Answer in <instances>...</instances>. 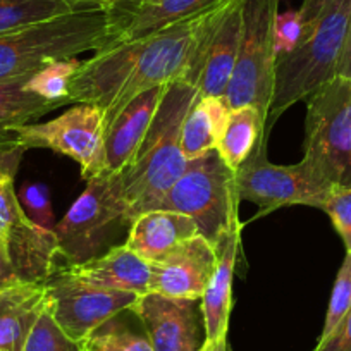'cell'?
Segmentation results:
<instances>
[{
  "instance_id": "cell-31",
  "label": "cell",
  "mask_w": 351,
  "mask_h": 351,
  "mask_svg": "<svg viewBox=\"0 0 351 351\" xmlns=\"http://www.w3.org/2000/svg\"><path fill=\"white\" fill-rule=\"evenodd\" d=\"M320 210L329 215L334 229L346 246V253H351V188L334 186Z\"/></svg>"
},
{
  "instance_id": "cell-10",
  "label": "cell",
  "mask_w": 351,
  "mask_h": 351,
  "mask_svg": "<svg viewBox=\"0 0 351 351\" xmlns=\"http://www.w3.org/2000/svg\"><path fill=\"white\" fill-rule=\"evenodd\" d=\"M12 136L26 150L47 148L66 155L80 165L84 181L107 172L106 119L99 107L76 104L56 119L14 126Z\"/></svg>"
},
{
  "instance_id": "cell-26",
  "label": "cell",
  "mask_w": 351,
  "mask_h": 351,
  "mask_svg": "<svg viewBox=\"0 0 351 351\" xmlns=\"http://www.w3.org/2000/svg\"><path fill=\"white\" fill-rule=\"evenodd\" d=\"M83 60L77 57L53 60L35 71L26 81V90L52 102L69 106V86Z\"/></svg>"
},
{
  "instance_id": "cell-15",
  "label": "cell",
  "mask_w": 351,
  "mask_h": 351,
  "mask_svg": "<svg viewBox=\"0 0 351 351\" xmlns=\"http://www.w3.org/2000/svg\"><path fill=\"white\" fill-rule=\"evenodd\" d=\"M239 246H241V222L239 215H236L224 234L215 243L217 265L202 296L205 341L228 337L229 315L232 310V279H234Z\"/></svg>"
},
{
  "instance_id": "cell-29",
  "label": "cell",
  "mask_w": 351,
  "mask_h": 351,
  "mask_svg": "<svg viewBox=\"0 0 351 351\" xmlns=\"http://www.w3.org/2000/svg\"><path fill=\"white\" fill-rule=\"evenodd\" d=\"M351 310V253H346L343 263H341L339 272L334 281L332 293H330L329 306H327L326 320H324L322 332L319 339L329 336L337 324L346 317Z\"/></svg>"
},
{
  "instance_id": "cell-7",
  "label": "cell",
  "mask_w": 351,
  "mask_h": 351,
  "mask_svg": "<svg viewBox=\"0 0 351 351\" xmlns=\"http://www.w3.org/2000/svg\"><path fill=\"white\" fill-rule=\"evenodd\" d=\"M121 228H130L117 174L86 181V188L56 224L59 256L66 263H83L107 252Z\"/></svg>"
},
{
  "instance_id": "cell-35",
  "label": "cell",
  "mask_w": 351,
  "mask_h": 351,
  "mask_svg": "<svg viewBox=\"0 0 351 351\" xmlns=\"http://www.w3.org/2000/svg\"><path fill=\"white\" fill-rule=\"evenodd\" d=\"M95 2L99 5H102V8L110 9L114 12H119V14H123L128 19V16L133 14L136 9L148 4L152 0H95Z\"/></svg>"
},
{
  "instance_id": "cell-27",
  "label": "cell",
  "mask_w": 351,
  "mask_h": 351,
  "mask_svg": "<svg viewBox=\"0 0 351 351\" xmlns=\"http://www.w3.org/2000/svg\"><path fill=\"white\" fill-rule=\"evenodd\" d=\"M84 344L71 339L45 306L33 326L23 351H83Z\"/></svg>"
},
{
  "instance_id": "cell-2",
  "label": "cell",
  "mask_w": 351,
  "mask_h": 351,
  "mask_svg": "<svg viewBox=\"0 0 351 351\" xmlns=\"http://www.w3.org/2000/svg\"><path fill=\"white\" fill-rule=\"evenodd\" d=\"M303 29L291 52L276 60V81L265 138L300 100L337 76L351 21V0H303Z\"/></svg>"
},
{
  "instance_id": "cell-3",
  "label": "cell",
  "mask_w": 351,
  "mask_h": 351,
  "mask_svg": "<svg viewBox=\"0 0 351 351\" xmlns=\"http://www.w3.org/2000/svg\"><path fill=\"white\" fill-rule=\"evenodd\" d=\"M198 99V88L188 81L169 84L133 160L116 172L130 224L143 212L157 208L186 169L188 160L181 150V130Z\"/></svg>"
},
{
  "instance_id": "cell-36",
  "label": "cell",
  "mask_w": 351,
  "mask_h": 351,
  "mask_svg": "<svg viewBox=\"0 0 351 351\" xmlns=\"http://www.w3.org/2000/svg\"><path fill=\"white\" fill-rule=\"evenodd\" d=\"M337 76H344L351 80V21H350V32H348L346 47H344L343 57H341V62H339V69H337Z\"/></svg>"
},
{
  "instance_id": "cell-11",
  "label": "cell",
  "mask_w": 351,
  "mask_h": 351,
  "mask_svg": "<svg viewBox=\"0 0 351 351\" xmlns=\"http://www.w3.org/2000/svg\"><path fill=\"white\" fill-rule=\"evenodd\" d=\"M47 306L60 329L76 343H86L95 330L130 310L138 295L95 288L71 278L57 265L45 282Z\"/></svg>"
},
{
  "instance_id": "cell-16",
  "label": "cell",
  "mask_w": 351,
  "mask_h": 351,
  "mask_svg": "<svg viewBox=\"0 0 351 351\" xmlns=\"http://www.w3.org/2000/svg\"><path fill=\"white\" fill-rule=\"evenodd\" d=\"M243 2L229 0L208 38L198 80L200 97H224L228 90L241 43Z\"/></svg>"
},
{
  "instance_id": "cell-32",
  "label": "cell",
  "mask_w": 351,
  "mask_h": 351,
  "mask_svg": "<svg viewBox=\"0 0 351 351\" xmlns=\"http://www.w3.org/2000/svg\"><path fill=\"white\" fill-rule=\"evenodd\" d=\"M303 29L302 12L286 11L278 12L274 21V50L276 56L281 57L285 53L291 52L298 43Z\"/></svg>"
},
{
  "instance_id": "cell-24",
  "label": "cell",
  "mask_w": 351,
  "mask_h": 351,
  "mask_svg": "<svg viewBox=\"0 0 351 351\" xmlns=\"http://www.w3.org/2000/svg\"><path fill=\"white\" fill-rule=\"evenodd\" d=\"M28 76L0 81V140L11 136V130L21 124L35 123L64 104L45 100L26 90Z\"/></svg>"
},
{
  "instance_id": "cell-8",
  "label": "cell",
  "mask_w": 351,
  "mask_h": 351,
  "mask_svg": "<svg viewBox=\"0 0 351 351\" xmlns=\"http://www.w3.org/2000/svg\"><path fill=\"white\" fill-rule=\"evenodd\" d=\"M238 205L234 171L214 150L188 162L181 178L172 184L157 208L191 217L197 222L198 232L215 245L238 215Z\"/></svg>"
},
{
  "instance_id": "cell-12",
  "label": "cell",
  "mask_w": 351,
  "mask_h": 351,
  "mask_svg": "<svg viewBox=\"0 0 351 351\" xmlns=\"http://www.w3.org/2000/svg\"><path fill=\"white\" fill-rule=\"evenodd\" d=\"M130 312L140 319L154 351H198L205 343L202 300L138 295Z\"/></svg>"
},
{
  "instance_id": "cell-22",
  "label": "cell",
  "mask_w": 351,
  "mask_h": 351,
  "mask_svg": "<svg viewBox=\"0 0 351 351\" xmlns=\"http://www.w3.org/2000/svg\"><path fill=\"white\" fill-rule=\"evenodd\" d=\"M222 2L226 0H152L128 16L119 42L160 32L176 23L204 14L221 5Z\"/></svg>"
},
{
  "instance_id": "cell-5",
  "label": "cell",
  "mask_w": 351,
  "mask_h": 351,
  "mask_svg": "<svg viewBox=\"0 0 351 351\" xmlns=\"http://www.w3.org/2000/svg\"><path fill=\"white\" fill-rule=\"evenodd\" d=\"M303 158L332 186L351 188L350 77H332L306 97Z\"/></svg>"
},
{
  "instance_id": "cell-23",
  "label": "cell",
  "mask_w": 351,
  "mask_h": 351,
  "mask_svg": "<svg viewBox=\"0 0 351 351\" xmlns=\"http://www.w3.org/2000/svg\"><path fill=\"white\" fill-rule=\"evenodd\" d=\"M265 138V121L255 107L231 109L215 152L231 171H238L252 155L258 140Z\"/></svg>"
},
{
  "instance_id": "cell-18",
  "label": "cell",
  "mask_w": 351,
  "mask_h": 351,
  "mask_svg": "<svg viewBox=\"0 0 351 351\" xmlns=\"http://www.w3.org/2000/svg\"><path fill=\"white\" fill-rule=\"evenodd\" d=\"M169 86V84H167ZM167 86L152 88L131 100L106 128L107 172H119L133 160L140 148Z\"/></svg>"
},
{
  "instance_id": "cell-4",
  "label": "cell",
  "mask_w": 351,
  "mask_h": 351,
  "mask_svg": "<svg viewBox=\"0 0 351 351\" xmlns=\"http://www.w3.org/2000/svg\"><path fill=\"white\" fill-rule=\"evenodd\" d=\"M126 18L92 8L0 35V81L28 76L47 64L99 52L121 40Z\"/></svg>"
},
{
  "instance_id": "cell-14",
  "label": "cell",
  "mask_w": 351,
  "mask_h": 351,
  "mask_svg": "<svg viewBox=\"0 0 351 351\" xmlns=\"http://www.w3.org/2000/svg\"><path fill=\"white\" fill-rule=\"evenodd\" d=\"M60 269L77 281L110 291L143 295L150 288L152 265L126 245H116L95 258L66 263Z\"/></svg>"
},
{
  "instance_id": "cell-39",
  "label": "cell",
  "mask_w": 351,
  "mask_h": 351,
  "mask_svg": "<svg viewBox=\"0 0 351 351\" xmlns=\"http://www.w3.org/2000/svg\"><path fill=\"white\" fill-rule=\"evenodd\" d=\"M86 351H88V350H86Z\"/></svg>"
},
{
  "instance_id": "cell-19",
  "label": "cell",
  "mask_w": 351,
  "mask_h": 351,
  "mask_svg": "<svg viewBox=\"0 0 351 351\" xmlns=\"http://www.w3.org/2000/svg\"><path fill=\"white\" fill-rule=\"evenodd\" d=\"M45 306V285L21 282L0 288V351H23Z\"/></svg>"
},
{
  "instance_id": "cell-25",
  "label": "cell",
  "mask_w": 351,
  "mask_h": 351,
  "mask_svg": "<svg viewBox=\"0 0 351 351\" xmlns=\"http://www.w3.org/2000/svg\"><path fill=\"white\" fill-rule=\"evenodd\" d=\"M92 8L102 5L95 0H0V35Z\"/></svg>"
},
{
  "instance_id": "cell-13",
  "label": "cell",
  "mask_w": 351,
  "mask_h": 351,
  "mask_svg": "<svg viewBox=\"0 0 351 351\" xmlns=\"http://www.w3.org/2000/svg\"><path fill=\"white\" fill-rule=\"evenodd\" d=\"M217 265V250L202 234L152 265L148 291L172 298L202 300Z\"/></svg>"
},
{
  "instance_id": "cell-33",
  "label": "cell",
  "mask_w": 351,
  "mask_h": 351,
  "mask_svg": "<svg viewBox=\"0 0 351 351\" xmlns=\"http://www.w3.org/2000/svg\"><path fill=\"white\" fill-rule=\"evenodd\" d=\"M313 351H351V310L329 336L319 339Z\"/></svg>"
},
{
  "instance_id": "cell-20",
  "label": "cell",
  "mask_w": 351,
  "mask_h": 351,
  "mask_svg": "<svg viewBox=\"0 0 351 351\" xmlns=\"http://www.w3.org/2000/svg\"><path fill=\"white\" fill-rule=\"evenodd\" d=\"M25 154L26 148L12 134L0 140V241L8 250L23 241L36 226L23 210L14 184Z\"/></svg>"
},
{
  "instance_id": "cell-1",
  "label": "cell",
  "mask_w": 351,
  "mask_h": 351,
  "mask_svg": "<svg viewBox=\"0 0 351 351\" xmlns=\"http://www.w3.org/2000/svg\"><path fill=\"white\" fill-rule=\"evenodd\" d=\"M229 0L152 35L123 40L83 60L69 86V104L102 110L106 128L141 93L188 81L198 88L208 38Z\"/></svg>"
},
{
  "instance_id": "cell-37",
  "label": "cell",
  "mask_w": 351,
  "mask_h": 351,
  "mask_svg": "<svg viewBox=\"0 0 351 351\" xmlns=\"http://www.w3.org/2000/svg\"><path fill=\"white\" fill-rule=\"evenodd\" d=\"M198 351H228V337H221L215 341H205L204 346Z\"/></svg>"
},
{
  "instance_id": "cell-34",
  "label": "cell",
  "mask_w": 351,
  "mask_h": 351,
  "mask_svg": "<svg viewBox=\"0 0 351 351\" xmlns=\"http://www.w3.org/2000/svg\"><path fill=\"white\" fill-rule=\"evenodd\" d=\"M21 279L16 274V269L9 258L8 248L4 243L0 241V288H8V286L21 285Z\"/></svg>"
},
{
  "instance_id": "cell-30",
  "label": "cell",
  "mask_w": 351,
  "mask_h": 351,
  "mask_svg": "<svg viewBox=\"0 0 351 351\" xmlns=\"http://www.w3.org/2000/svg\"><path fill=\"white\" fill-rule=\"evenodd\" d=\"M19 204L25 214L40 228H56V215H53L52 204H50V191L43 183H25L18 191Z\"/></svg>"
},
{
  "instance_id": "cell-21",
  "label": "cell",
  "mask_w": 351,
  "mask_h": 351,
  "mask_svg": "<svg viewBox=\"0 0 351 351\" xmlns=\"http://www.w3.org/2000/svg\"><path fill=\"white\" fill-rule=\"evenodd\" d=\"M229 114L224 97H200L193 104L181 130V150L188 162L215 150Z\"/></svg>"
},
{
  "instance_id": "cell-17",
  "label": "cell",
  "mask_w": 351,
  "mask_h": 351,
  "mask_svg": "<svg viewBox=\"0 0 351 351\" xmlns=\"http://www.w3.org/2000/svg\"><path fill=\"white\" fill-rule=\"evenodd\" d=\"M197 234H200L198 226L191 217L181 212L154 208L131 222L124 245L154 265Z\"/></svg>"
},
{
  "instance_id": "cell-28",
  "label": "cell",
  "mask_w": 351,
  "mask_h": 351,
  "mask_svg": "<svg viewBox=\"0 0 351 351\" xmlns=\"http://www.w3.org/2000/svg\"><path fill=\"white\" fill-rule=\"evenodd\" d=\"M112 320L88 337L84 343L88 351H154L147 336L124 326H116Z\"/></svg>"
},
{
  "instance_id": "cell-38",
  "label": "cell",
  "mask_w": 351,
  "mask_h": 351,
  "mask_svg": "<svg viewBox=\"0 0 351 351\" xmlns=\"http://www.w3.org/2000/svg\"><path fill=\"white\" fill-rule=\"evenodd\" d=\"M83 351H86V348H84V350H83Z\"/></svg>"
},
{
  "instance_id": "cell-6",
  "label": "cell",
  "mask_w": 351,
  "mask_h": 351,
  "mask_svg": "<svg viewBox=\"0 0 351 351\" xmlns=\"http://www.w3.org/2000/svg\"><path fill=\"white\" fill-rule=\"evenodd\" d=\"M279 0H245L238 60L224 100L231 109L255 107L267 124L276 81L274 21Z\"/></svg>"
},
{
  "instance_id": "cell-9",
  "label": "cell",
  "mask_w": 351,
  "mask_h": 351,
  "mask_svg": "<svg viewBox=\"0 0 351 351\" xmlns=\"http://www.w3.org/2000/svg\"><path fill=\"white\" fill-rule=\"evenodd\" d=\"M239 202L258 205L262 215L281 207L306 205L322 207L332 184L305 160L293 165H276L267 158V140H258L255 150L234 172Z\"/></svg>"
}]
</instances>
